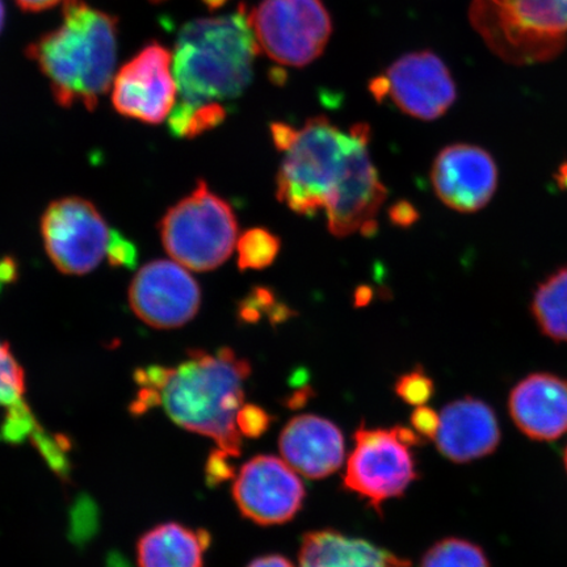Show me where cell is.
Listing matches in <instances>:
<instances>
[{"instance_id":"cell-1","label":"cell","mask_w":567,"mask_h":567,"mask_svg":"<svg viewBox=\"0 0 567 567\" xmlns=\"http://www.w3.org/2000/svg\"><path fill=\"white\" fill-rule=\"evenodd\" d=\"M250 375L251 364L229 347L216 352L189 351L187 359L175 367L137 371L138 392L132 410L141 414L162 408L179 427L216 442V455L239 457L244 435L238 416Z\"/></svg>"},{"instance_id":"cell-2","label":"cell","mask_w":567,"mask_h":567,"mask_svg":"<svg viewBox=\"0 0 567 567\" xmlns=\"http://www.w3.org/2000/svg\"><path fill=\"white\" fill-rule=\"evenodd\" d=\"M259 52L245 4L228 16L189 21L173 53L181 96L175 106L198 110L236 101L250 86Z\"/></svg>"},{"instance_id":"cell-3","label":"cell","mask_w":567,"mask_h":567,"mask_svg":"<svg viewBox=\"0 0 567 567\" xmlns=\"http://www.w3.org/2000/svg\"><path fill=\"white\" fill-rule=\"evenodd\" d=\"M117 23L83 0H65L62 23L27 48L61 106L92 111L109 92L117 60Z\"/></svg>"},{"instance_id":"cell-4","label":"cell","mask_w":567,"mask_h":567,"mask_svg":"<svg viewBox=\"0 0 567 567\" xmlns=\"http://www.w3.org/2000/svg\"><path fill=\"white\" fill-rule=\"evenodd\" d=\"M276 148L282 154L276 196L290 210L315 216L343 172L352 148L353 132H343L328 117L308 120L300 130L286 123L271 125Z\"/></svg>"},{"instance_id":"cell-5","label":"cell","mask_w":567,"mask_h":567,"mask_svg":"<svg viewBox=\"0 0 567 567\" xmlns=\"http://www.w3.org/2000/svg\"><path fill=\"white\" fill-rule=\"evenodd\" d=\"M474 30L517 66L555 60L567 45V0H473Z\"/></svg>"},{"instance_id":"cell-6","label":"cell","mask_w":567,"mask_h":567,"mask_svg":"<svg viewBox=\"0 0 567 567\" xmlns=\"http://www.w3.org/2000/svg\"><path fill=\"white\" fill-rule=\"evenodd\" d=\"M159 230L169 257L193 271L208 272L230 258L238 223L231 205L198 181L193 193L167 210Z\"/></svg>"},{"instance_id":"cell-7","label":"cell","mask_w":567,"mask_h":567,"mask_svg":"<svg viewBox=\"0 0 567 567\" xmlns=\"http://www.w3.org/2000/svg\"><path fill=\"white\" fill-rule=\"evenodd\" d=\"M353 442L343 486L381 513L385 501L405 494L416 480L411 449L423 442L422 436L405 427L370 429L361 425L354 432Z\"/></svg>"},{"instance_id":"cell-8","label":"cell","mask_w":567,"mask_h":567,"mask_svg":"<svg viewBox=\"0 0 567 567\" xmlns=\"http://www.w3.org/2000/svg\"><path fill=\"white\" fill-rule=\"evenodd\" d=\"M260 51L284 66L316 61L331 38L332 20L322 0H261L248 12Z\"/></svg>"},{"instance_id":"cell-9","label":"cell","mask_w":567,"mask_h":567,"mask_svg":"<svg viewBox=\"0 0 567 567\" xmlns=\"http://www.w3.org/2000/svg\"><path fill=\"white\" fill-rule=\"evenodd\" d=\"M352 132L351 152L324 205L329 230L338 238L358 233L373 236L378 230L379 212L388 196L371 158V127L357 124Z\"/></svg>"},{"instance_id":"cell-10","label":"cell","mask_w":567,"mask_h":567,"mask_svg":"<svg viewBox=\"0 0 567 567\" xmlns=\"http://www.w3.org/2000/svg\"><path fill=\"white\" fill-rule=\"evenodd\" d=\"M45 250L59 271L86 275L102 264L111 231L101 212L82 197L53 202L41 219Z\"/></svg>"},{"instance_id":"cell-11","label":"cell","mask_w":567,"mask_h":567,"mask_svg":"<svg viewBox=\"0 0 567 567\" xmlns=\"http://www.w3.org/2000/svg\"><path fill=\"white\" fill-rule=\"evenodd\" d=\"M379 103L389 99L405 115L432 122L445 115L457 99L456 83L441 56L423 51L402 55L370 82Z\"/></svg>"},{"instance_id":"cell-12","label":"cell","mask_w":567,"mask_h":567,"mask_svg":"<svg viewBox=\"0 0 567 567\" xmlns=\"http://www.w3.org/2000/svg\"><path fill=\"white\" fill-rule=\"evenodd\" d=\"M307 491L287 461L259 455L234 480L233 498L239 512L259 526H278L299 514Z\"/></svg>"},{"instance_id":"cell-13","label":"cell","mask_w":567,"mask_h":567,"mask_svg":"<svg viewBox=\"0 0 567 567\" xmlns=\"http://www.w3.org/2000/svg\"><path fill=\"white\" fill-rule=\"evenodd\" d=\"M177 95L173 54L152 42L120 69L113 81L112 103L125 117L157 125L172 113Z\"/></svg>"},{"instance_id":"cell-14","label":"cell","mask_w":567,"mask_h":567,"mask_svg":"<svg viewBox=\"0 0 567 567\" xmlns=\"http://www.w3.org/2000/svg\"><path fill=\"white\" fill-rule=\"evenodd\" d=\"M130 303L142 322L172 330L193 321L200 309L202 290L184 266L154 260L134 276Z\"/></svg>"},{"instance_id":"cell-15","label":"cell","mask_w":567,"mask_h":567,"mask_svg":"<svg viewBox=\"0 0 567 567\" xmlns=\"http://www.w3.org/2000/svg\"><path fill=\"white\" fill-rule=\"evenodd\" d=\"M493 155L476 145L446 146L432 165L431 181L446 207L461 213L484 209L498 187Z\"/></svg>"},{"instance_id":"cell-16","label":"cell","mask_w":567,"mask_h":567,"mask_svg":"<svg viewBox=\"0 0 567 567\" xmlns=\"http://www.w3.org/2000/svg\"><path fill=\"white\" fill-rule=\"evenodd\" d=\"M508 411L530 441H557L567 432V380L547 372L527 375L509 393Z\"/></svg>"},{"instance_id":"cell-17","label":"cell","mask_w":567,"mask_h":567,"mask_svg":"<svg viewBox=\"0 0 567 567\" xmlns=\"http://www.w3.org/2000/svg\"><path fill=\"white\" fill-rule=\"evenodd\" d=\"M495 411L486 402L466 396L446 405L434 439L439 452L456 464L492 455L501 443Z\"/></svg>"},{"instance_id":"cell-18","label":"cell","mask_w":567,"mask_h":567,"mask_svg":"<svg viewBox=\"0 0 567 567\" xmlns=\"http://www.w3.org/2000/svg\"><path fill=\"white\" fill-rule=\"evenodd\" d=\"M279 449L297 473L321 480L336 473L344 461V437L338 425L322 416L292 417L282 429Z\"/></svg>"},{"instance_id":"cell-19","label":"cell","mask_w":567,"mask_h":567,"mask_svg":"<svg viewBox=\"0 0 567 567\" xmlns=\"http://www.w3.org/2000/svg\"><path fill=\"white\" fill-rule=\"evenodd\" d=\"M299 567H411V563L363 538L323 529L303 535Z\"/></svg>"},{"instance_id":"cell-20","label":"cell","mask_w":567,"mask_h":567,"mask_svg":"<svg viewBox=\"0 0 567 567\" xmlns=\"http://www.w3.org/2000/svg\"><path fill=\"white\" fill-rule=\"evenodd\" d=\"M0 406L7 410L3 437L9 442H23L30 437L48 461L60 455L59 443L52 441L34 421L25 401V378L10 346L0 340Z\"/></svg>"},{"instance_id":"cell-21","label":"cell","mask_w":567,"mask_h":567,"mask_svg":"<svg viewBox=\"0 0 567 567\" xmlns=\"http://www.w3.org/2000/svg\"><path fill=\"white\" fill-rule=\"evenodd\" d=\"M210 545L207 530L166 523L147 530L137 544L140 567H204Z\"/></svg>"},{"instance_id":"cell-22","label":"cell","mask_w":567,"mask_h":567,"mask_svg":"<svg viewBox=\"0 0 567 567\" xmlns=\"http://www.w3.org/2000/svg\"><path fill=\"white\" fill-rule=\"evenodd\" d=\"M530 311L544 336L567 343V267L559 268L537 287Z\"/></svg>"},{"instance_id":"cell-23","label":"cell","mask_w":567,"mask_h":567,"mask_svg":"<svg viewBox=\"0 0 567 567\" xmlns=\"http://www.w3.org/2000/svg\"><path fill=\"white\" fill-rule=\"evenodd\" d=\"M420 567H491V563L480 545L449 537L425 551Z\"/></svg>"},{"instance_id":"cell-24","label":"cell","mask_w":567,"mask_h":567,"mask_svg":"<svg viewBox=\"0 0 567 567\" xmlns=\"http://www.w3.org/2000/svg\"><path fill=\"white\" fill-rule=\"evenodd\" d=\"M238 248V267L247 269H265L274 264L281 250V240L272 231L254 228L240 236Z\"/></svg>"},{"instance_id":"cell-25","label":"cell","mask_w":567,"mask_h":567,"mask_svg":"<svg viewBox=\"0 0 567 567\" xmlns=\"http://www.w3.org/2000/svg\"><path fill=\"white\" fill-rule=\"evenodd\" d=\"M434 381L424 373L422 368L401 375L395 382V393L400 399L414 406H423L434 395Z\"/></svg>"},{"instance_id":"cell-26","label":"cell","mask_w":567,"mask_h":567,"mask_svg":"<svg viewBox=\"0 0 567 567\" xmlns=\"http://www.w3.org/2000/svg\"><path fill=\"white\" fill-rule=\"evenodd\" d=\"M271 424V416L267 411L255 405H246L240 410L238 416V427L240 434L246 437H259L268 430Z\"/></svg>"},{"instance_id":"cell-27","label":"cell","mask_w":567,"mask_h":567,"mask_svg":"<svg viewBox=\"0 0 567 567\" xmlns=\"http://www.w3.org/2000/svg\"><path fill=\"white\" fill-rule=\"evenodd\" d=\"M106 255L112 266L133 267L137 260V248L118 231H111Z\"/></svg>"},{"instance_id":"cell-28","label":"cell","mask_w":567,"mask_h":567,"mask_svg":"<svg viewBox=\"0 0 567 567\" xmlns=\"http://www.w3.org/2000/svg\"><path fill=\"white\" fill-rule=\"evenodd\" d=\"M411 424L417 435L427 439H435L441 424V415L436 414L434 410L417 406L413 415H411Z\"/></svg>"},{"instance_id":"cell-29","label":"cell","mask_w":567,"mask_h":567,"mask_svg":"<svg viewBox=\"0 0 567 567\" xmlns=\"http://www.w3.org/2000/svg\"><path fill=\"white\" fill-rule=\"evenodd\" d=\"M417 217H420V215H417L416 209L406 202L396 203L393 205V208L390 209V218L399 226H410L416 221Z\"/></svg>"},{"instance_id":"cell-30","label":"cell","mask_w":567,"mask_h":567,"mask_svg":"<svg viewBox=\"0 0 567 567\" xmlns=\"http://www.w3.org/2000/svg\"><path fill=\"white\" fill-rule=\"evenodd\" d=\"M21 10L28 12H40L52 9L60 4L63 0H16Z\"/></svg>"},{"instance_id":"cell-31","label":"cell","mask_w":567,"mask_h":567,"mask_svg":"<svg viewBox=\"0 0 567 567\" xmlns=\"http://www.w3.org/2000/svg\"><path fill=\"white\" fill-rule=\"evenodd\" d=\"M247 567H295L288 558L279 555H269L254 559Z\"/></svg>"},{"instance_id":"cell-32","label":"cell","mask_w":567,"mask_h":567,"mask_svg":"<svg viewBox=\"0 0 567 567\" xmlns=\"http://www.w3.org/2000/svg\"><path fill=\"white\" fill-rule=\"evenodd\" d=\"M555 179L559 188L567 190V162H564L563 165L558 167Z\"/></svg>"},{"instance_id":"cell-33","label":"cell","mask_w":567,"mask_h":567,"mask_svg":"<svg viewBox=\"0 0 567 567\" xmlns=\"http://www.w3.org/2000/svg\"><path fill=\"white\" fill-rule=\"evenodd\" d=\"M4 20H6L4 3H3V0H0V33H2Z\"/></svg>"},{"instance_id":"cell-34","label":"cell","mask_w":567,"mask_h":567,"mask_svg":"<svg viewBox=\"0 0 567 567\" xmlns=\"http://www.w3.org/2000/svg\"><path fill=\"white\" fill-rule=\"evenodd\" d=\"M564 463H565V467H566V472H567V446H566V450L564 453Z\"/></svg>"},{"instance_id":"cell-35","label":"cell","mask_w":567,"mask_h":567,"mask_svg":"<svg viewBox=\"0 0 567 567\" xmlns=\"http://www.w3.org/2000/svg\"><path fill=\"white\" fill-rule=\"evenodd\" d=\"M152 2L159 3V2H163V0H152Z\"/></svg>"}]
</instances>
